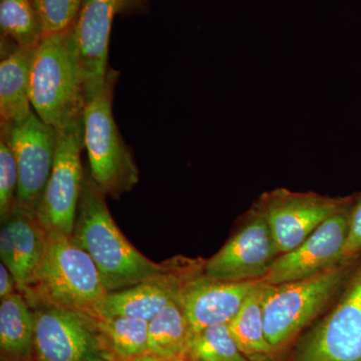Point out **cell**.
I'll use <instances>...</instances> for the list:
<instances>
[{
    "instance_id": "1",
    "label": "cell",
    "mask_w": 361,
    "mask_h": 361,
    "mask_svg": "<svg viewBox=\"0 0 361 361\" xmlns=\"http://www.w3.org/2000/svg\"><path fill=\"white\" fill-rule=\"evenodd\" d=\"M106 197L85 169L71 239L94 260L106 291L129 288L177 269L183 258L156 263L130 243L114 220Z\"/></svg>"
},
{
    "instance_id": "2",
    "label": "cell",
    "mask_w": 361,
    "mask_h": 361,
    "mask_svg": "<svg viewBox=\"0 0 361 361\" xmlns=\"http://www.w3.org/2000/svg\"><path fill=\"white\" fill-rule=\"evenodd\" d=\"M85 77L73 27L45 35L35 51L30 103L39 118L56 130L84 116Z\"/></svg>"
},
{
    "instance_id": "3",
    "label": "cell",
    "mask_w": 361,
    "mask_h": 361,
    "mask_svg": "<svg viewBox=\"0 0 361 361\" xmlns=\"http://www.w3.org/2000/svg\"><path fill=\"white\" fill-rule=\"evenodd\" d=\"M118 71L110 68L99 89L87 94L84 110V144L89 171L97 187L118 199L139 183L134 154L123 141L113 114Z\"/></svg>"
},
{
    "instance_id": "4",
    "label": "cell",
    "mask_w": 361,
    "mask_h": 361,
    "mask_svg": "<svg viewBox=\"0 0 361 361\" xmlns=\"http://www.w3.org/2000/svg\"><path fill=\"white\" fill-rule=\"evenodd\" d=\"M94 260L71 237L49 235L47 250L32 283L23 292L39 306L92 311L106 293Z\"/></svg>"
},
{
    "instance_id": "5",
    "label": "cell",
    "mask_w": 361,
    "mask_h": 361,
    "mask_svg": "<svg viewBox=\"0 0 361 361\" xmlns=\"http://www.w3.org/2000/svg\"><path fill=\"white\" fill-rule=\"evenodd\" d=\"M360 258L338 263L305 279L266 283L263 317L266 338L273 349L291 341L324 310L345 286Z\"/></svg>"
},
{
    "instance_id": "6",
    "label": "cell",
    "mask_w": 361,
    "mask_h": 361,
    "mask_svg": "<svg viewBox=\"0 0 361 361\" xmlns=\"http://www.w3.org/2000/svg\"><path fill=\"white\" fill-rule=\"evenodd\" d=\"M58 134L54 167L35 215L47 234L71 237L85 173L82 164L84 116Z\"/></svg>"
},
{
    "instance_id": "7",
    "label": "cell",
    "mask_w": 361,
    "mask_h": 361,
    "mask_svg": "<svg viewBox=\"0 0 361 361\" xmlns=\"http://www.w3.org/2000/svg\"><path fill=\"white\" fill-rule=\"evenodd\" d=\"M355 194L330 197L285 188L261 195L254 203L264 216L280 254L293 250L324 221L350 205Z\"/></svg>"
},
{
    "instance_id": "8",
    "label": "cell",
    "mask_w": 361,
    "mask_h": 361,
    "mask_svg": "<svg viewBox=\"0 0 361 361\" xmlns=\"http://www.w3.org/2000/svg\"><path fill=\"white\" fill-rule=\"evenodd\" d=\"M35 317V361H103L108 353L96 316L87 311L39 306Z\"/></svg>"
},
{
    "instance_id": "9",
    "label": "cell",
    "mask_w": 361,
    "mask_h": 361,
    "mask_svg": "<svg viewBox=\"0 0 361 361\" xmlns=\"http://www.w3.org/2000/svg\"><path fill=\"white\" fill-rule=\"evenodd\" d=\"M58 137V130L35 111L21 123H0V137L8 145L18 165L16 206L37 212L54 167Z\"/></svg>"
},
{
    "instance_id": "10",
    "label": "cell",
    "mask_w": 361,
    "mask_h": 361,
    "mask_svg": "<svg viewBox=\"0 0 361 361\" xmlns=\"http://www.w3.org/2000/svg\"><path fill=\"white\" fill-rule=\"evenodd\" d=\"M295 361H361V258L336 306L297 346Z\"/></svg>"
},
{
    "instance_id": "11",
    "label": "cell",
    "mask_w": 361,
    "mask_h": 361,
    "mask_svg": "<svg viewBox=\"0 0 361 361\" xmlns=\"http://www.w3.org/2000/svg\"><path fill=\"white\" fill-rule=\"evenodd\" d=\"M279 255L267 221L253 206L239 229L204 261L203 274L225 281L262 280Z\"/></svg>"
},
{
    "instance_id": "12",
    "label": "cell",
    "mask_w": 361,
    "mask_h": 361,
    "mask_svg": "<svg viewBox=\"0 0 361 361\" xmlns=\"http://www.w3.org/2000/svg\"><path fill=\"white\" fill-rule=\"evenodd\" d=\"M351 205L324 221L293 250L280 254L262 281L269 285L288 283L341 263L348 239Z\"/></svg>"
},
{
    "instance_id": "13",
    "label": "cell",
    "mask_w": 361,
    "mask_h": 361,
    "mask_svg": "<svg viewBox=\"0 0 361 361\" xmlns=\"http://www.w3.org/2000/svg\"><path fill=\"white\" fill-rule=\"evenodd\" d=\"M145 0H85L73 26L85 77L87 96L106 80L111 25L118 14L140 9Z\"/></svg>"
},
{
    "instance_id": "14",
    "label": "cell",
    "mask_w": 361,
    "mask_h": 361,
    "mask_svg": "<svg viewBox=\"0 0 361 361\" xmlns=\"http://www.w3.org/2000/svg\"><path fill=\"white\" fill-rule=\"evenodd\" d=\"M204 262L183 258L177 269L122 290L106 292L92 311L97 318L123 317L151 322L180 295L185 283L203 271Z\"/></svg>"
},
{
    "instance_id": "15",
    "label": "cell",
    "mask_w": 361,
    "mask_h": 361,
    "mask_svg": "<svg viewBox=\"0 0 361 361\" xmlns=\"http://www.w3.org/2000/svg\"><path fill=\"white\" fill-rule=\"evenodd\" d=\"M259 281L212 279L203 271L190 278L180 299L193 334L214 325L229 324Z\"/></svg>"
},
{
    "instance_id": "16",
    "label": "cell",
    "mask_w": 361,
    "mask_h": 361,
    "mask_svg": "<svg viewBox=\"0 0 361 361\" xmlns=\"http://www.w3.org/2000/svg\"><path fill=\"white\" fill-rule=\"evenodd\" d=\"M37 47H18L0 63V123H18L32 113L30 78Z\"/></svg>"
},
{
    "instance_id": "17",
    "label": "cell",
    "mask_w": 361,
    "mask_h": 361,
    "mask_svg": "<svg viewBox=\"0 0 361 361\" xmlns=\"http://www.w3.org/2000/svg\"><path fill=\"white\" fill-rule=\"evenodd\" d=\"M1 223L8 228L13 238L16 258L14 277L23 293L32 283L42 263L49 242V234L35 213L18 206H16L11 215Z\"/></svg>"
},
{
    "instance_id": "18",
    "label": "cell",
    "mask_w": 361,
    "mask_h": 361,
    "mask_svg": "<svg viewBox=\"0 0 361 361\" xmlns=\"http://www.w3.org/2000/svg\"><path fill=\"white\" fill-rule=\"evenodd\" d=\"M0 300L2 360L30 361L35 353V310L20 291Z\"/></svg>"
},
{
    "instance_id": "19",
    "label": "cell",
    "mask_w": 361,
    "mask_h": 361,
    "mask_svg": "<svg viewBox=\"0 0 361 361\" xmlns=\"http://www.w3.org/2000/svg\"><path fill=\"white\" fill-rule=\"evenodd\" d=\"M192 334L180 295L176 297L149 322L148 353L165 357H185Z\"/></svg>"
},
{
    "instance_id": "20",
    "label": "cell",
    "mask_w": 361,
    "mask_h": 361,
    "mask_svg": "<svg viewBox=\"0 0 361 361\" xmlns=\"http://www.w3.org/2000/svg\"><path fill=\"white\" fill-rule=\"evenodd\" d=\"M266 286L260 280L229 323L230 331L247 358L267 356L273 350L266 338L263 317Z\"/></svg>"
},
{
    "instance_id": "21",
    "label": "cell",
    "mask_w": 361,
    "mask_h": 361,
    "mask_svg": "<svg viewBox=\"0 0 361 361\" xmlns=\"http://www.w3.org/2000/svg\"><path fill=\"white\" fill-rule=\"evenodd\" d=\"M109 351L122 361L148 353L149 322L137 318H97Z\"/></svg>"
},
{
    "instance_id": "22",
    "label": "cell",
    "mask_w": 361,
    "mask_h": 361,
    "mask_svg": "<svg viewBox=\"0 0 361 361\" xmlns=\"http://www.w3.org/2000/svg\"><path fill=\"white\" fill-rule=\"evenodd\" d=\"M0 30L20 47H37L44 37L32 0H0Z\"/></svg>"
},
{
    "instance_id": "23",
    "label": "cell",
    "mask_w": 361,
    "mask_h": 361,
    "mask_svg": "<svg viewBox=\"0 0 361 361\" xmlns=\"http://www.w3.org/2000/svg\"><path fill=\"white\" fill-rule=\"evenodd\" d=\"M185 357L189 361H248L232 336L229 324L214 325L194 332Z\"/></svg>"
},
{
    "instance_id": "24",
    "label": "cell",
    "mask_w": 361,
    "mask_h": 361,
    "mask_svg": "<svg viewBox=\"0 0 361 361\" xmlns=\"http://www.w3.org/2000/svg\"><path fill=\"white\" fill-rule=\"evenodd\" d=\"M44 35L70 30L77 23L85 0H32Z\"/></svg>"
},
{
    "instance_id": "25",
    "label": "cell",
    "mask_w": 361,
    "mask_h": 361,
    "mask_svg": "<svg viewBox=\"0 0 361 361\" xmlns=\"http://www.w3.org/2000/svg\"><path fill=\"white\" fill-rule=\"evenodd\" d=\"M18 171L16 158L8 145L0 137V219L11 215L16 206Z\"/></svg>"
},
{
    "instance_id": "26",
    "label": "cell",
    "mask_w": 361,
    "mask_h": 361,
    "mask_svg": "<svg viewBox=\"0 0 361 361\" xmlns=\"http://www.w3.org/2000/svg\"><path fill=\"white\" fill-rule=\"evenodd\" d=\"M361 257V191L355 194L350 215L348 239L342 251L341 262Z\"/></svg>"
},
{
    "instance_id": "27",
    "label": "cell",
    "mask_w": 361,
    "mask_h": 361,
    "mask_svg": "<svg viewBox=\"0 0 361 361\" xmlns=\"http://www.w3.org/2000/svg\"><path fill=\"white\" fill-rule=\"evenodd\" d=\"M0 258L1 263H4L14 275L16 269V249L11 232L4 223H1L0 229Z\"/></svg>"
},
{
    "instance_id": "28",
    "label": "cell",
    "mask_w": 361,
    "mask_h": 361,
    "mask_svg": "<svg viewBox=\"0 0 361 361\" xmlns=\"http://www.w3.org/2000/svg\"><path fill=\"white\" fill-rule=\"evenodd\" d=\"M20 291L18 281L11 270L4 263L0 264V299Z\"/></svg>"
},
{
    "instance_id": "29",
    "label": "cell",
    "mask_w": 361,
    "mask_h": 361,
    "mask_svg": "<svg viewBox=\"0 0 361 361\" xmlns=\"http://www.w3.org/2000/svg\"><path fill=\"white\" fill-rule=\"evenodd\" d=\"M129 361H189L184 356H175V357H165V356H159L152 355V353H145L141 356L133 358Z\"/></svg>"
},
{
    "instance_id": "30",
    "label": "cell",
    "mask_w": 361,
    "mask_h": 361,
    "mask_svg": "<svg viewBox=\"0 0 361 361\" xmlns=\"http://www.w3.org/2000/svg\"><path fill=\"white\" fill-rule=\"evenodd\" d=\"M103 361H122V360H118V358L116 357V356L114 355L113 353H110V351H108V353H106V355H104Z\"/></svg>"
}]
</instances>
